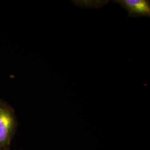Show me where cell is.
<instances>
[{
	"label": "cell",
	"instance_id": "obj_2",
	"mask_svg": "<svg viewBox=\"0 0 150 150\" xmlns=\"http://www.w3.org/2000/svg\"><path fill=\"white\" fill-rule=\"evenodd\" d=\"M123 8L128 11L129 17H150V1L148 0H115Z\"/></svg>",
	"mask_w": 150,
	"mask_h": 150
},
{
	"label": "cell",
	"instance_id": "obj_1",
	"mask_svg": "<svg viewBox=\"0 0 150 150\" xmlns=\"http://www.w3.org/2000/svg\"><path fill=\"white\" fill-rule=\"evenodd\" d=\"M17 126L13 108L0 99V150L10 149Z\"/></svg>",
	"mask_w": 150,
	"mask_h": 150
},
{
	"label": "cell",
	"instance_id": "obj_3",
	"mask_svg": "<svg viewBox=\"0 0 150 150\" xmlns=\"http://www.w3.org/2000/svg\"><path fill=\"white\" fill-rule=\"evenodd\" d=\"M10 150V149H8V150Z\"/></svg>",
	"mask_w": 150,
	"mask_h": 150
}]
</instances>
